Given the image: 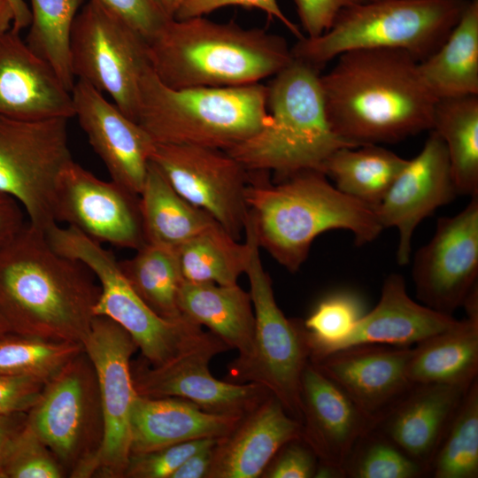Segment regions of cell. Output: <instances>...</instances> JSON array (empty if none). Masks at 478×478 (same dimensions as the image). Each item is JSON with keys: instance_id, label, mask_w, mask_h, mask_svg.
Returning <instances> with one entry per match:
<instances>
[{"instance_id": "obj_26", "label": "cell", "mask_w": 478, "mask_h": 478, "mask_svg": "<svg viewBox=\"0 0 478 478\" xmlns=\"http://www.w3.org/2000/svg\"><path fill=\"white\" fill-rule=\"evenodd\" d=\"M241 419L205 412L181 397L137 395L130 415V455L197 439L221 438Z\"/></svg>"}, {"instance_id": "obj_54", "label": "cell", "mask_w": 478, "mask_h": 478, "mask_svg": "<svg viewBox=\"0 0 478 478\" xmlns=\"http://www.w3.org/2000/svg\"><path fill=\"white\" fill-rule=\"evenodd\" d=\"M7 328L6 326L4 325V321L2 320V319L0 318V334L1 333H4V332H7Z\"/></svg>"}, {"instance_id": "obj_27", "label": "cell", "mask_w": 478, "mask_h": 478, "mask_svg": "<svg viewBox=\"0 0 478 478\" xmlns=\"http://www.w3.org/2000/svg\"><path fill=\"white\" fill-rule=\"evenodd\" d=\"M178 307L187 320L206 327L238 357L251 351L255 316L250 292L238 283L220 285L183 281L178 292Z\"/></svg>"}, {"instance_id": "obj_44", "label": "cell", "mask_w": 478, "mask_h": 478, "mask_svg": "<svg viewBox=\"0 0 478 478\" xmlns=\"http://www.w3.org/2000/svg\"><path fill=\"white\" fill-rule=\"evenodd\" d=\"M230 5L260 10L270 18L281 22L297 39L304 37L298 27L283 13L277 0H185L173 19H184L204 16L215 10Z\"/></svg>"}, {"instance_id": "obj_15", "label": "cell", "mask_w": 478, "mask_h": 478, "mask_svg": "<svg viewBox=\"0 0 478 478\" xmlns=\"http://www.w3.org/2000/svg\"><path fill=\"white\" fill-rule=\"evenodd\" d=\"M412 279L420 304L452 315L477 287L478 195L458 214L441 217L431 240L415 254Z\"/></svg>"}, {"instance_id": "obj_51", "label": "cell", "mask_w": 478, "mask_h": 478, "mask_svg": "<svg viewBox=\"0 0 478 478\" xmlns=\"http://www.w3.org/2000/svg\"><path fill=\"white\" fill-rule=\"evenodd\" d=\"M14 12L9 0H0V34L12 29Z\"/></svg>"}, {"instance_id": "obj_45", "label": "cell", "mask_w": 478, "mask_h": 478, "mask_svg": "<svg viewBox=\"0 0 478 478\" xmlns=\"http://www.w3.org/2000/svg\"><path fill=\"white\" fill-rule=\"evenodd\" d=\"M45 383L29 375H0V414L27 412L39 399Z\"/></svg>"}, {"instance_id": "obj_28", "label": "cell", "mask_w": 478, "mask_h": 478, "mask_svg": "<svg viewBox=\"0 0 478 478\" xmlns=\"http://www.w3.org/2000/svg\"><path fill=\"white\" fill-rule=\"evenodd\" d=\"M478 374V319L466 318L412 346L406 375L412 384L469 388Z\"/></svg>"}, {"instance_id": "obj_42", "label": "cell", "mask_w": 478, "mask_h": 478, "mask_svg": "<svg viewBox=\"0 0 478 478\" xmlns=\"http://www.w3.org/2000/svg\"><path fill=\"white\" fill-rule=\"evenodd\" d=\"M123 21L147 42L170 19L155 0H89Z\"/></svg>"}, {"instance_id": "obj_50", "label": "cell", "mask_w": 478, "mask_h": 478, "mask_svg": "<svg viewBox=\"0 0 478 478\" xmlns=\"http://www.w3.org/2000/svg\"><path fill=\"white\" fill-rule=\"evenodd\" d=\"M13 12L14 20L12 30L19 33L26 27H28L31 20L30 8L24 0H9Z\"/></svg>"}, {"instance_id": "obj_22", "label": "cell", "mask_w": 478, "mask_h": 478, "mask_svg": "<svg viewBox=\"0 0 478 478\" xmlns=\"http://www.w3.org/2000/svg\"><path fill=\"white\" fill-rule=\"evenodd\" d=\"M300 397L301 438L318 461L343 467L374 421L310 361L302 374Z\"/></svg>"}, {"instance_id": "obj_13", "label": "cell", "mask_w": 478, "mask_h": 478, "mask_svg": "<svg viewBox=\"0 0 478 478\" xmlns=\"http://www.w3.org/2000/svg\"><path fill=\"white\" fill-rule=\"evenodd\" d=\"M82 345L96 374L104 438L79 478H123L130 456L131 410L137 396L131 357L138 348L122 327L104 316L94 317Z\"/></svg>"}, {"instance_id": "obj_36", "label": "cell", "mask_w": 478, "mask_h": 478, "mask_svg": "<svg viewBox=\"0 0 478 478\" xmlns=\"http://www.w3.org/2000/svg\"><path fill=\"white\" fill-rule=\"evenodd\" d=\"M428 476L478 477V379L466 392L430 464Z\"/></svg>"}, {"instance_id": "obj_12", "label": "cell", "mask_w": 478, "mask_h": 478, "mask_svg": "<svg viewBox=\"0 0 478 478\" xmlns=\"http://www.w3.org/2000/svg\"><path fill=\"white\" fill-rule=\"evenodd\" d=\"M70 65L75 81L109 96L136 121L140 82L150 66L147 41L140 34L88 1L73 24Z\"/></svg>"}, {"instance_id": "obj_43", "label": "cell", "mask_w": 478, "mask_h": 478, "mask_svg": "<svg viewBox=\"0 0 478 478\" xmlns=\"http://www.w3.org/2000/svg\"><path fill=\"white\" fill-rule=\"evenodd\" d=\"M318 458L300 437L286 443L274 455L261 477L312 478Z\"/></svg>"}, {"instance_id": "obj_47", "label": "cell", "mask_w": 478, "mask_h": 478, "mask_svg": "<svg viewBox=\"0 0 478 478\" xmlns=\"http://www.w3.org/2000/svg\"><path fill=\"white\" fill-rule=\"evenodd\" d=\"M24 212L21 205L14 198L0 192V251L27 226Z\"/></svg>"}, {"instance_id": "obj_52", "label": "cell", "mask_w": 478, "mask_h": 478, "mask_svg": "<svg viewBox=\"0 0 478 478\" xmlns=\"http://www.w3.org/2000/svg\"><path fill=\"white\" fill-rule=\"evenodd\" d=\"M315 478H345L343 467L318 461Z\"/></svg>"}, {"instance_id": "obj_24", "label": "cell", "mask_w": 478, "mask_h": 478, "mask_svg": "<svg viewBox=\"0 0 478 478\" xmlns=\"http://www.w3.org/2000/svg\"><path fill=\"white\" fill-rule=\"evenodd\" d=\"M467 389L437 383L413 384L374 427L429 474L430 464Z\"/></svg>"}, {"instance_id": "obj_32", "label": "cell", "mask_w": 478, "mask_h": 478, "mask_svg": "<svg viewBox=\"0 0 478 478\" xmlns=\"http://www.w3.org/2000/svg\"><path fill=\"white\" fill-rule=\"evenodd\" d=\"M434 130L443 141L459 195H478V95L438 99Z\"/></svg>"}, {"instance_id": "obj_16", "label": "cell", "mask_w": 478, "mask_h": 478, "mask_svg": "<svg viewBox=\"0 0 478 478\" xmlns=\"http://www.w3.org/2000/svg\"><path fill=\"white\" fill-rule=\"evenodd\" d=\"M227 350L212 334L201 345L166 364L151 366L144 360L131 364L136 394L181 397L205 412L243 418L272 394L258 383H235L215 378L209 370V362Z\"/></svg>"}, {"instance_id": "obj_31", "label": "cell", "mask_w": 478, "mask_h": 478, "mask_svg": "<svg viewBox=\"0 0 478 478\" xmlns=\"http://www.w3.org/2000/svg\"><path fill=\"white\" fill-rule=\"evenodd\" d=\"M407 163L381 144H365L336 150L325 162L323 173L343 193L376 207Z\"/></svg>"}, {"instance_id": "obj_2", "label": "cell", "mask_w": 478, "mask_h": 478, "mask_svg": "<svg viewBox=\"0 0 478 478\" xmlns=\"http://www.w3.org/2000/svg\"><path fill=\"white\" fill-rule=\"evenodd\" d=\"M93 276L27 222L0 251V318L10 332L82 344L100 295Z\"/></svg>"}, {"instance_id": "obj_5", "label": "cell", "mask_w": 478, "mask_h": 478, "mask_svg": "<svg viewBox=\"0 0 478 478\" xmlns=\"http://www.w3.org/2000/svg\"><path fill=\"white\" fill-rule=\"evenodd\" d=\"M320 69L294 58L267 86L271 122L226 150L248 172H274L282 181L305 171L323 173L336 150L354 147L332 130Z\"/></svg>"}, {"instance_id": "obj_34", "label": "cell", "mask_w": 478, "mask_h": 478, "mask_svg": "<svg viewBox=\"0 0 478 478\" xmlns=\"http://www.w3.org/2000/svg\"><path fill=\"white\" fill-rule=\"evenodd\" d=\"M119 263L131 287L156 314L173 321L185 319L177 303L183 278L174 249L145 243L135 256Z\"/></svg>"}, {"instance_id": "obj_6", "label": "cell", "mask_w": 478, "mask_h": 478, "mask_svg": "<svg viewBox=\"0 0 478 478\" xmlns=\"http://www.w3.org/2000/svg\"><path fill=\"white\" fill-rule=\"evenodd\" d=\"M136 121L156 143L226 151L271 122L267 86L173 89L150 66L140 82Z\"/></svg>"}, {"instance_id": "obj_21", "label": "cell", "mask_w": 478, "mask_h": 478, "mask_svg": "<svg viewBox=\"0 0 478 478\" xmlns=\"http://www.w3.org/2000/svg\"><path fill=\"white\" fill-rule=\"evenodd\" d=\"M0 116L27 120L73 117L71 92L12 29L0 34Z\"/></svg>"}, {"instance_id": "obj_53", "label": "cell", "mask_w": 478, "mask_h": 478, "mask_svg": "<svg viewBox=\"0 0 478 478\" xmlns=\"http://www.w3.org/2000/svg\"><path fill=\"white\" fill-rule=\"evenodd\" d=\"M159 8L168 17L173 19L179 7L185 0H155Z\"/></svg>"}, {"instance_id": "obj_37", "label": "cell", "mask_w": 478, "mask_h": 478, "mask_svg": "<svg viewBox=\"0 0 478 478\" xmlns=\"http://www.w3.org/2000/svg\"><path fill=\"white\" fill-rule=\"evenodd\" d=\"M84 350L81 343L0 334V375H29L47 382Z\"/></svg>"}, {"instance_id": "obj_46", "label": "cell", "mask_w": 478, "mask_h": 478, "mask_svg": "<svg viewBox=\"0 0 478 478\" xmlns=\"http://www.w3.org/2000/svg\"><path fill=\"white\" fill-rule=\"evenodd\" d=\"M300 23L307 37L327 32L338 13L362 0H294Z\"/></svg>"}, {"instance_id": "obj_48", "label": "cell", "mask_w": 478, "mask_h": 478, "mask_svg": "<svg viewBox=\"0 0 478 478\" xmlns=\"http://www.w3.org/2000/svg\"><path fill=\"white\" fill-rule=\"evenodd\" d=\"M219 439L213 440L189 456L172 474L171 478H206Z\"/></svg>"}, {"instance_id": "obj_17", "label": "cell", "mask_w": 478, "mask_h": 478, "mask_svg": "<svg viewBox=\"0 0 478 478\" xmlns=\"http://www.w3.org/2000/svg\"><path fill=\"white\" fill-rule=\"evenodd\" d=\"M57 223H67L100 243L137 250L145 243L139 197L117 182L104 181L72 160L55 191Z\"/></svg>"}, {"instance_id": "obj_1", "label": "cell", "mask_w": 478, "mask_h": 478, "mask_svg": "<svg viewBox=\"0 0 478 478\" xmlns=\"http://www.w3.org/2000/svg\"><path fill=\"white\" fill-rule=\"evenodd\" d=\"M335 58L320 84L328 123L339 138L358 147L397 143L432 129L437 99L409 53L355 50Z\"/></svg>"}, {"instance_id": "obj_8", "label": "cell", "mask_w": 478, "mask_h": 478, "mask_svg": "<svg viewBox=\"0 0 478 478\" xmlns=\"http://www.w3.org/2000/svg\"><path fill=\"white\" fill-rule=\"evenodd\" d=\"M45 235L58 253L81 262L93 273L100 287L94 315L107 317L122 327L150 366L166 364L212 336L211 332H204L186 319L173 321L156 314L136 294L119 261L102 243L73 227L58 224Z\"/></svg>"}, {"instance_id": "obj_56", "label": "cell", "mask_w": 478, "mask_h": 478, "mask_svg": "<svg viewBox=\"0 0 478 478\" xmlns=\"http://www.w3.org/2000/svg\"><path fill=\"white\" fill-rule=\"evenodd\" d=\"M369 1V0H368Z\"/></svg>"}, {"instance_id": "obj_3", "label": "cell", "mask_w": 478, "mask_h": 478, "mask_svg": "<svg viewBox=\"0 0 478 478\" xmlns=\"http://www.w3.org/2000/svg\"><path fill=\"white\" fill-rule=\"evenodd\" d=\"M147 46L152 71L173 89L258 83L293 59L278 35L204 16L168 19Z\"/></svg>"}, {"instance_id": "obj_55", "label": "cell", "mask_w": 478, "mask_h": 478, "mask_svg": "<svg viewBox=\"0 0 478 478\" xmlns=\"http://www.w3.org/2000/svg\"><path fill=\"white\" fill-rule=\"evenodd\" d=\"M362 1L364 2V1H368V0H362Z\"/></svg>"}, {"instance_id": "obj_19", "label": "cell", "mask_w": 478, "mask_h": 478, "mask_svg": "<svg viewBox=\"0 0 478 478\" xmlns=\"http://www.w3.org/2000/svg\"><path fill=\"white\" fill-rule=\"evenodd\" d=\"M71 95L73 117L112 181L139 196L154 146L150 136L91 85L77 80Z\"/></svg>"}, {"instance_id": "obj_18", "label": "cell", "mask_w": 478, "mask_h": 478, "mask_svg": "<svg viewBox=\"0 0 478 478\" xmlns=\"http://www.w3.org/2000/svg\"><path fill=\"white\" fill-rule=\"evenodd\" d=\"M457 195L445 144L430 130L420 153L408 159L375 207L382 227H396L399 232L396 254L399 265L410 262L412 238L417 226Z\"/></svg>"}, {"instance_id": "obj_38", "label": "cell", "mask_w": 478, "mask_h": 478, "mask_svg": "<svg viewBox=\"0 0 478 478\" xmlns=\"http://www.w3.org/2000/svg\"><path fill=\"white\" fill-rule=\"evenodd\" d=\"M345 478H420L427 468L374 426L356 443L343 465Z\"/></svg>"}, {"instance_id": "obj_33", "label": "cell", "mask_w": 478, "mask_h": 478, "mask_svg": "<svg viewBox=\"0 0 478 478\" xmlns=\"http://www.w3.org/2000/svg\"><path fill=\"white\" fill-rule=\"evenodd\" d=\"M175 250L183 281L237 284L244 274L249 248L232 237L218 222Z\"/></svg>"}, {"instance_id": "obj_40", "label": "cell", "mask_w": 478, "mask_h": 478, "mask_svg": "<svg viewBox=\"0 0 478 478\" xmlns=\"http://www.w3.org/2000/svg\"><path fill=\"white\" fill-rule=\"evenodd\" d=\"M66 473L47 445L26 425L15 438L3 478H63Z\"/></svg>"}, {"instance_id": "obj_25", "label": "cell", "mask_w": 478, "mask_h": 478, "mask_svg": "<svg viewBox=\"0 0 478 478\" xmlns=\"http://www.w3.org/2000/svg\"><path fill=\"white\" fill-rule=\"evenodd\" d=\"M301 431V421L271 395L219 439L206 478L261 477L277 451L300 438Z\"/></svg>"}, {"instance_id": "obj_41", "label": "cell", "mask_w": 478, "mask_h": 478, "mask_svg": "<svg viewBox=\"0 0 478 478\" xmlns=\"http://www.w3.org/2000/svg\"><path fill=\"white\" fill-rule=\"evenodd\" d=\"M215 439H197L144 453L131 454L123 478H171L189 456Z\"/></svg>"}, {"instance_id": "obj_30", "label": "cell", "mask_w": 478, "mask_h": 478, "mask_svg": "<svg viewBox=\"0 0 478 478\" xmlns=\"http://www.w3.org/2000/svg\"><path fill=\"white\" fill-rule=\"evenodd\" d=\"M145 243L176 249L217 221L181 197L150 160L139 194Z\"/></svg>"}, {"instance_id": "obj_10", "label": "cell", "mask_w": 478, "mask_h": 478, "mask_svg": "<svg viewBox=\"0 0 478 478\" xmlns=\"http://www.w3.org/2000/svg\"><path fill=\"white\" fill-rule=\"evenodd\" d=\"M26 425L47 445L66 475L79 478L104 438L96 374L83 350L49 380Z\"/></svg>"}, {"instance_id": "obj_20", "label": "cell", "mask_w": 478, "mask_h": 478, "mask_svg": "<svg viewBox=\"0 0 478 478\" xmlns=\"http://www.w3.org/2000/svg\"><path fill=\"white\" fill-rule=\"evenodd\" d=\"M411 351L412 347L356 345L312 363L375 423L413 385L406 375Z\"/></svg>"}, {"instance_id": "obj_4", "label": "cell", "mask_w": 478, "mask_h": 478, "mask_svg": "<svg viewBox=\"0 0 478 478\" xmlns=\"http://www.w3.org/2000/svg\"><path fill=\"white\" fill-rule=\"evenodd\" d=\"M246 202L260 248L289 272L299 269L322 233L345 229L363 245L384 229L375 207L343 193L320 171L298 173L275 185L249 182Z\"/></svg>"}, {"instance_id": "obj_7", "label": "cell", "mask_w": 478, "mask_h": 478, "mask_svg": "<svg viewBox=\"0 0 478 478\" xmlns=\"http://www.w3.org/2000/svg\"><path fill=\"white\" fill-rule=\"evenodd\" d=\"M468 2H358L343 9L324 34L297 39L291 54L318 69L340 54L355 50H400L421 62L445 41Z\"/></svg>"}, {"instance_id": "obj_11", "label": "cell", "mask_w": 478, "mask_h": 478, "mask_svg": "<svg viewBox=\"0 0 478 478\" xmlns=\"http://www.w3.org/2000/svg\"><path fill=\"white\" fill-rule=\"evenodd\" d=\"M68 120L0 116V192L14 198L28 224L44 234L58 224L56 185L64 167L73 160Z\"/></svg>"}, {"instance_id": "obj_35", "label": "cell", "mask_w": 478, "mask_h": 478, "mask_svg": "<svg viewBox=\"0 0 478 478\" xmlns=\"http://www.w3.org/2000/svg\"><path fill=\"white\" fill-rule=\"evenodd\" d=\"M82 1L30 0L31 20L26 42L70 92L75 83L70 65L71 32Z\"/></svg>"}, {"instance_id": "obj_49", "label": "cell", "mask_w": 478, "mask_h": 478, "mask_svg": "<svg viewBox=\"0 0 478 478\" xmlns=\"http://www.w3.org/2000/svg\"><path fill=\"white\" fill-rule=\"evenodd\" d=\"M27 412L0 414V478L13 442L26 423Z\"/></svg>"}, {"instance_id": "obj_14", "label": "cell", "mask_w": 478, "mask_h": 478, "mask_svg": "<svg viewBox=\"0 0 478 478\" xmlns=\"http://www.w3.org/2000/svg\"><path fill=\"white\" fill-rule=\"evenodd\" d=\"M150 160L181 197L239 241L249 214L250 173L238 161L222 150L156 143Z\"/></svg>"}, {"instance_id": "obj_29", "label": "cell", "mask_w": 478, "mask_h": 478, "mask_svg": "<svg viewBox=\"0 0 478 478\" xmlns=\"http://www.w3.org/2000/svg\"><path fill=\"white\" fill-rule=\"evenodd\" d=\"M418 67L437 100L478 95V0H469L445 41Z\"/></svg>"}, {"instance_id": "obj_23", "label": "cell", "mask_w": 478, "mask_h": 478, "mask_svg": "<svg viewBox=\"0 0 478 478\" xmlns=\"http://www.w3.org/2000/svg\"><path fill=\"white\" fill-rule=\"evenodd\" d=\"M459 322L453 315L441 313L412 300L403 276L391 274L383 281L375 307L366 312L347 335L328 346L313 361L356 345L412 347Z\"/></svg>"}, {"instance_id": "obj_9", "label": "cell", "mask_w": 478, "mask_h": 478, "mask_svg": "<svg viewBox=\"0 0 478 478\" xmlns=\"http://www.w3.org/2000/svg\"><path fill=\"white\" fill-rule=\"evenodd\" d=\"M244 232L249 248L244 274L250 283L255 329L251 351L228 365L227 381L265 386L290 416L301 421V378L309 362L302 320L286 318L275 301L250 213Z\"/></svg>"}, {"instance_id": "obj_39", "label": "cell", "mask_w": 478, "mask_h": 478, "mask_svg": "<svg viewBox=\"0 0 478 478\" xmlns=\"http://www.w3.org/2000/svg\"><path fill=\"white\" fill-rule=\"evenodd\" d=\"M365 313L364 303L353 293L341 291L322 299L302 320L309 361L317 359L328 346L347 335Z\"/></svg>"}]
</instances>
